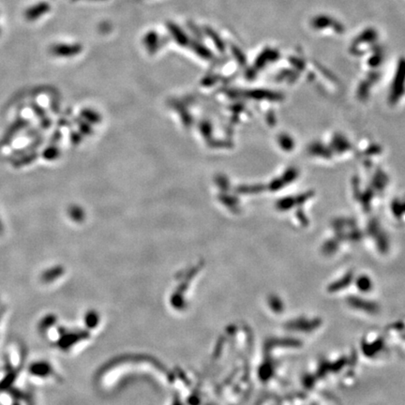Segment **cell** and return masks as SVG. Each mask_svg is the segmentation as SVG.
I'll list each match as a JSON object with an SVG mask.
<instances>
[{"label":"cell","mask_w":405,"mask_h":405,"mask_svg":"<svg viewBox=\"0 0 405 405\" xmlns=\"http://www.w3.org/2000/svg\"><path fill=\"white\" fill-rule=\"evenodd\" d=\"M29 125H30V121L28 119L24 117H18L5 131L2 139L0 141V147L8 146L18 132H20L22 129L27 128Z\"/></svg>","instance_id":"obj_1"},{"label":"cell","mask_w":405,"mask_h":405,"mask_svg":"<svg viewBox=\"0 0 405 405\" xmlns=\"http://www.w3.org/2000/svg\"><path fill=\"white\" fill-rule=\"evenodd\" d=\"M29 373L35 377L44 378L52 373V368L46 361H35L29 366Z\"/></svg>","instance_id":"obj_2"},{"label":"cell","mask_w":405,"mask_h":405,"mask_svg":"<svg viewBox=\"0 0 405 405\" xmlns=\"http://www.w3.org/2000/svg\"><path fill=\"white\" fill-rule=\"evenodd\" d=\"M18 374H19V368H14L9 366L5 376L0 381V392L10 390L13 387V383L17 378Z\"/></svg>","instance_id":"obj_3"},{"label":"cell","mask_w":405,"mask_h":405,"mask_svg":"<svg viewBox=\"0 0 405 405\" xmlns=\"http://www.w3.org/2000/svg\"><path fill=\"white\" fill-rule=\"evenodd\" d=\"M42 142H43V139H42L41 137H37L33 143H31V144L27 145V146L25 147H22V148H20V149H18V150H16V151H13V153L10 155V158L12 159V161H13L14 159L19 158V157H21V156H24L25 154H28V153L34 152L36 150V149H38V147L41 146Z\"/></svg>","instance_id":"obj_4"},{"label":"cell","mask_w":405,"mask_h":405,"mask_svg":"<svg viewBox=\"0 0 405 405\" xmlns=\"http://www.w3.org/2000/svg\"><path fill=\"white\" fill-rule=\"evenodd\" d=\"M38 152L36 151L25 154L24 156L14 159L13 161V166L14 168H21L26 165H31L38 159Z\"/></svg>","instance_id":"obj_5"},{"label":"cell","mask_w":405,"mask_h":405,"mask_svg":"<svg viewBox=\"0 0 405 405\" xmlns=\"http://www.w3.org/2000/svg\"><path fill=\"white\" fill-rule=\"evenodd\" d=\"M63 273V269L60 266H55V267H51L49 269L45 270L42 274H41V280L43 282H52L55 279L58 278L59 276H61V274Z\"/></svg>","instance_id":"obj_6"},{"label":"cell","mask_w":405,"mask_h":405,"mask_svg":"<svg viewBox=\"0 0 405 405\" xmlns=\"http://www.w3.org/2000/svg\"><path fill=\"white\" fill-rule=\"evenodd\" d=\"M31 108H32L34 114L39 117L41 126L43 127L44 129H47L48 127L50 126V119L48 118V116L45 114L44 110L40 106H38V104L35 103V102H32L31 103Z\"/></svg>","instance_id":"obj_7"},{"label":"cell","mask_w":405,"mask_h":405,"mask_svg":"<svg viewBox=\"0 0 405 405\" xmlns=\"http://www.w3.org/2000/svg\"><path fill=\"white\" fill-rule=\"evenodd\" d=\"M48 10H49V6L47 4L41 3L39 5L33 7L32 9H29L26 12V17L29 20H34L38 18V16H40L42 13H46Z\"/></svg>","instance_id":"obj_8"},{"label":"cell","mask_w":405,"mask_h":405,"mask_svg":"<svg viewBox=\"0 0 405 405\" xmlns=\"http://www.w3.org/2000/svg\"><path fill=\"white\" fill-rule=\"evenodd\" d=\"M55 323V317L54 315L49 314L47 316L43 317L38 324V330L41 332H44L52 326H54Z\"/></svg>","instance_id":"obj_9"},{"label":"cell","mask_w":405,"mask_h":405,"mask_svg":"<svg viewBox=\"0 0 405 405\" xmlns=\"http://www.w3.org/2000/svg\"><path fill=\"white\" fill-rule=\"evenodd\" d=\"M57 154H58L57 149L55 147H47L44 151L42 152V158L44 160L51 161V160L55 159L56 156H57Z\"/></svg>","instance_id":"obj_10"},{"label":"cell","mask_w":405,"mask_h":405,"mask_svg":"<svg viewBox=\"0 0 405 405\" xmlns=\"http://www.w3.org/2000/svg\"><path fill=\"white\" fill-rule=\"evenodd\" d=\"M27 135L30 137H38V129H30L28 131H27Z\"/></svg>","instance_id":"obj_11"},{"label":"cell","mask_w":405,"mask_h":405,"mask_svg":"<svg viewBox=\"0 0 405 405\" xmlns=\"http://www.w3.org/2000/svg\"><path fill=\"white\" fill-rule=\"evenodd\" d=\"M3 232H4V226H3V223H2V221L0 220V236L3 234Z\"/></svg>","instance_id":"obj_12"},{"label":"cell","mask_w":405,"mask_h":405,"mask_svg":"<svg viewBox=\"0 0 405 405\" xmlns=\"http://www.w3.org/2000/svg\"><path fill=\"white\" fill-rule=\"evenodd\" d=\"M2 313H3V309H2L1 303H0V320H1V316H2Z\"/></svg>","instance_id":"obj_13"},{"label":"cell","mask_w":405,"mask_h":405,"mask_svg":"<svg viewBox=\"0 0 405 405\" xmlns=\"http://www.w3.org/2000/svg\"><path fill=\"white\" fill-rule=\"evenodd\" d=\"M13 405H20V404H19V402H18V401H16V400H15V401L13 402Z\"/></svg>","instance_id":"obj_14"}]
</instances>
